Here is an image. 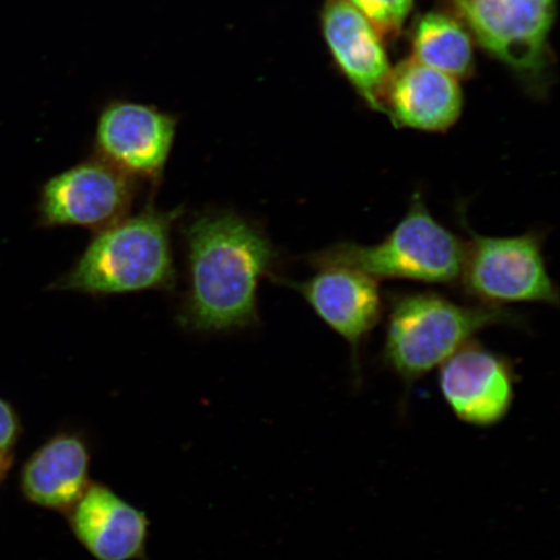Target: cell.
Segmentation results:
<instances>
[{
	"label": "cell",
	"mask_w": 560,
	"mask_h": 560,
	"mask_svg": "<svg viewBox=\"0 0 560 560\" xmlns=\"http://www.w3.org/2000/svg\"><path fill=\"white\" fill-rule=\"evenodd\" d=\"M525 325L506 306L455 303L433 291L390 293L382 363L409 388L487 328Z\"/></svg>",
	"instance_id": "cell-3"
},
{
	"label": "cell",
	"mask_w": 560,
	"mask_h": 560,
	"mask_svg": "<svg viewBox=\"0 0 560 560\" xmlns=\"http://www.w3.org/2000/svg\"><path fill=\"white\" fill-rule=\"evenodd\" d=\"M468 235L458 289L470 303L505 306L529 303L559 306V289L544 255L546 234L486 236L459 215Z\"/></svg>",
	"instance_id": "cell-5"
},
{
	"label": "cell",
	"mask_w": 560,
	"mask_h": 560,
	"mask_svg": "<svg viewBox=\"0 0 560 560\" xmlns=\"http://www.w3.org/2000/svg\"><path fill=\"white\" fill-rule=\"evenodd\" d=\"M91 458L89 441L82 433H56L21 468V493L34 506L66 515L93 482Z\"/></svg>",
	"instance_id": "cell-14"
},
{
	"label": "cell",
	"mask_w": 560,
	"mask_h": 560,
	"mask_svg": "<svg viewBox=\"0 0 560 560\" xmlns=\"http://www.w3.org/2000/svg\"><path fill=\"white\" fill-rule=\"evenodd\" d=\"M184 213L182 207L163 210L151 201L139 213L97 231L51 289L95 298L173 291L177 283L173 229Z\"/></svg>",
	"instance_id": "cell-2"
},
{
	"label": "cell",
	"mask_w": 560,
	"mask_h": 560,
	"mask_svg": "<svg viewBox=\"0 0 560 560\" xmlns=\"http://www.w3.org/2000/svg\"><path fill=\"white\" fill-rule=\"evenodd\" d=\"M304 280L277 277L275 282L298 292L322 322L345 339L355 377L361 376V350L384 313L380 282L346 266H322Z\"/></svg>",
	"instance_id": "cell-9"
},
{
	"label": "cell",
	"mask_w": 560,
	"mask_h": 560,
	"mask_svg": "<svg viewBox=\"0 0 560 560\" xmlns=\"http://www.w3.org/2000/svg\"><path fill=\"white\" fill-rule=\"evenodd\" d=\"M178 131V117L156 105L114 100L97 117L95 156L153 188L163 180Z\"/></svg>",
	"instance_id": "cell-8"
},
{
	"label": "cell",
	"mask_w": 560,
	"mask_h": 560,
	"mask_svg": "<svg viewBox=\"0 0 560 560\" xmlns=\"http://www.w3.org/2000/svg\"><path fill=\"white\" fill-rule=\"evenodd\" d=\"M466 242L439 222L423 195L411 196L408 212L375 244L339 242L306 257L311 268L346 266L380 280H410L433 285H457Z\"/></svg>",
	"instance_id": "cell-4"
},
{
	"label": "cell",
	"mask_w": 560,
	"mask_h": 560,
	"mask_svg": "<svg viewBox=\"0 0 560 560\" xmlns=\"http://www.w3.org/2000/svg\"><path fill=\"white\" fill-rule=\"evenodd\" d=\"M138 182L95 155L54 175L42 186L39 228L107 229L131 212Z\"/></svg>",
	"instance_id": "cell-7"
},
{
	"label": "cell",
	"mask_w": 560,
	"mask_h": 560,
	"mask_svg": "<svg viewBox=\"0 0 560 560\" xmlns=\"http://www.w3.org/2000/svg\"><path fill=\"white\" fill-rule=\"evenodd\" d=\"M12 464H13V458L0 459V486H2V482L7 476V472H9Z\"/></svg>",
	"instance_id": "cell-18"
},
{
	"label": "cell",
	"mask_w": 560,
	"mask_h": 560,
	"mask_svg": "<svg viewBox=\"0 0 560 560\" xmlns=\"http://www.w3.org/2000/svg\"><path fill=\"white\" fill-rule=\"evenodd\" d=\"M384 39H394L401 34L415 0H349Z\"/></svg>",
	"instance_id": "cell-16"
},
{
	"label": "cell",
	"mask_w": 560,
	"mask_h": 560,
	"mask_svg": "<svg viewBox=\"0 0 560 560\" xmlns=\"http://www.w3.org/2000/svg\"><path fill=\"white\" fill-rule=\"evenodd\" d=\"M383 107L397 128L445 132L460 117L464 94L458 80L411 58L392 69Z\"/></svg>",
	"instance_id": "cell-13"
},
{
	"label": "cell",
	"mask_w": 560,
	"mask_h": 560,
	"mask_svg": "<svg viewBox=\"0 0 560 560\" xmlns=\"http://www.w3.org/2000/svg\"><path fill=\"white\" fill-rule=\"evenodd\" d=\"M187 289L179 326L190 332L229 334L260 324L258 291L275 280L279 248L255 220L236 210L209 208L180 228Z\"/></svg>",
	"instance_id": "cell-1"
},
{
	"label": "cell",
	"mask_w": 560,
	"mask_h": 560,
	"mask_svg": "<svg viewBox=\"0 0 560 560\" xmlns=\"http://www.w3.org/2000/svg\"><path fill=\"white\" fill-rule=\"evenodd\" d=\"M65 516L75 540L96 560L147 559L149 516L103 482H91Z\"/></svg>",
	"instance_id": "cell-12"
},
{
	"label": "cell",
	"mask_w": 560,
	"mask_h": 560,
	"mask_svg": "<svg viewBox=\"0 0 560 560\" xmlns=\"http://www.w3.org/2000/svg\"><path fill=\"white\" fill-rule=\"evenodd\" d=\"M474 39L450 12L420 15L410 31L415 58L455 80L470 79L475 70Z\"/></svg>",
	"instance_id": "cell-15"
},
{
	"label": "cell",
	"mask_w": 560,
	"mask_h": 560,
	"mask_svg": "<svg viewBox=\"0 0 560 560\" xmlns=\"http://www.w3.org/2000/svg\"><path fill=\"white\" fill-rule=\"evenodd\" d=\"M320 25L340 72L371 109L384 114L392 68L381 35L349 0H325Z\"/></svg>",
	"instance_id": "cell-11"
},
{
	"label": "cell",
	"mask_w": 560,
	"mask_h": 560,
	"mask_svg": "<svg viewBox=\"0 0 560 560\" xmlns=\"http://www.w3.org/2000/svg\"><path fill=\"white\" fill-rule=\"evenodd\" d=\"M472 39L540 91L549 79L556 0H443Z\"/></svg>",
	"instance_id": "cell-6"
},
{
	"label": "cell",
	"mask_w": 560,
	"mask_h": 560,
	"mask_svg": "<svg viewBox=\"0 0 560 560\" xmlns=\"http://www.w3.org/2000/svg\"><path fill=\"white\" fill-rule=\"evenodd\" d=\"M23 424L13 405L0 397V459L13 458Z\"/></svg>",
	"instance_id": "cell-17"
},
{
	"label": "cell",
	"mask_w": 560,
	"mask_h": 560,
	"mask_svg": "<svg viewBox=\"0 0 560 560\" xmlns=\"http://www.w3.org/2000/svg\"><path fill=\"white\" fill-rule=\"evenodd\" d=\"M514 363L475 340L439 368V388L453 415L478 429L500 424L515 400Z\"/></svg>",
	"instance_id": "cell-10"
}]
</instances>
